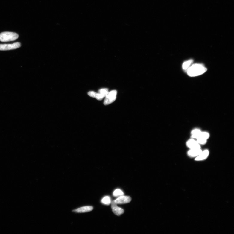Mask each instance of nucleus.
Listing matches in <instances>:
<instances>
[{
    "instance_id": "obj_10",
    "label": "nucleus",
    "mask_w": 234,
    "mask_h": 234,
    "mask_svg": "<svg viewBox=\"0 0 234 234\" xmlns=\"http://www.w3.org/2000/svg\"><path fill=\"white\" fill-rule=\"evenodd\" d=\"M209 154V150H206L202 151L199 155L195 158L196 161H201L204 160L208 156Z\"/></svg>"
},
{
    "instance_id": "obj_18",
    "label": "nucleus",
    "mask_w": 234,
    "mask_h": 234,
    "mask_svg": "<svg viewBox=\"0 0 234 234\" xmlns=\"http://www.w3.org/2000/svg\"><path fill=\"white\" fill-rule=\"evenodd\" d=\"M97 93L93 91H90L88 92L89 96L93 98H95Z\"/></svg>"
},
{
    "instance_id": "obj_7",
    "label": "nucleus",
    "mask_w": 234,
    "mask_h": 234,
    "mask_svg": "<svg viewBox=\"0 0 234 234\" xmlns=\"http://www.w3.org/2000/svg\"><path fill=\"white\" fill-rule=\"evenodd\" d=\"M187 145L190 149H201V147L199 143L193 139L189 140L187 142Z\"/></svg>"
},
{
    "instance_id": "obj_5",
    "label": "nucleus",
    "mask_w": 234,
    "mask_h": 234,
    "mask_svg": "<svg viewBox=\"0 0 234 234\" xmlns=\"http://www.w3.org/2000/svg\"><path fill=\"white\" fill-rule=\"evenodd\" d=\"M111 208L113 212L116 216H120L124 212V209L118 206L114 200L111 202Z\"/></svg>"
},
{
    "instance_id": "obj_19",
    "label": "nucleus",
    "mask_w": 234,
    "mask_h": 234,
    "mask_svg": "<svg viewBox=\"0 0 234 234\" xmlns=\"http://www.w3.org/2000/svg\"><path fill=\"white\" fill-rule=\"evenodd\" d=\"M201 132L200 130L198 129H196L192 130L191 133L192 135L200 133Z\"/></svg>"
},
{
    "instance_id": "obj_16",
    "label": "nucleus",
    "mask_w": 234,
    "mask_h": 234,
    "mask_svg": "<svg viewBox=\"0 0 234 234\" xmlns=\"http://www.w3.org/2000/svg\"><path fill=\"white\" fill-rule=\"evenodd\" d=\"M197 141L199 144L204 145L206 144L207 142V140L199 138L197 139Z\"/></svg>"
},
{
    "instance_id": "obj_6",
    "label": "nucleus",
    "mask_w": 234,
    "mask_h": 234,
    "mask_svg": "<svg viewBox=\"0 0 234 234\" xmlns=\"http://www.w3.org/2000/svg\"><path fill=\"white\" fill-rule=\"evenodd\" d=\"M131 198L129 196L122 195L115 200V202L117 204H124L130 203Z\"/></svg>"
},
{
    "instance_id": "obj_3",
    "label": "nucleus",
    "mask_w": 234,
    "mask_h": 234,
    "mask_svg": "<svg viewBox=\"0 0 234 234\" xmlns=\"http://www.w3.org/2000/svg\"><path fill=\"white\" fill-rule=\"evenodd\" d=\"M117 92L116 90H113L110 92H108L107 95L105 97L104 101V104L107 105L114 102L116 98Z\"/></svg>"
},
{
    "instance_id": "obj_17",
    "label": "nucleus",
    "mask_w": 234,
    "mask_h": 234,
    "mask_svg": "<svg viewBox=\"0 0 234 234\" xmlns=\"http://www.w3.org/2000/svg\"><path fill=\"white\" fill-rule=\"evenodd\" d=\"M104 97L103 95L98 93H97L95 98L97 100L100 101L103 100Z\"/></svg>"
},
{
    "instance_id": "obj_15",
    "label": "nucleus",
    "mask_w": 234,
    "mask_h": 234,
    "mask_svg": "<svg viewBox=\"0 0 234 234\" xmlns=\"http://www.w3.org/2000/svg\"><path fill=\"white\" fill-rule=\"evenodd\" d=\"M108 92V90L107 89H101L99 91V93L101 94L104 97L107 96Z\"/></svg>"
},
{
    "instance_id": "obj_12",
    "label": "nucleus",
    "mask_w": 234,
    "mask_h": 234,
    "mask_svg": "<svg viewBox=\"0 0 234 234\" xmlns=\"http://www.w3.org/2000/svg\"><path fill=\"white\" fill-rule=\"evenodd\" d=\"M193 60H190L188 61L184 62L183 64V69L185 70L188 69L192 63L193 62Z\"/></svg>"
},
{
    "instance_id": "obj_14",
    "label": "nucleus",
    "mask_w": 234,
    "mask_h": 234,
    "mask_svg": "<svg viewBox=\"0 0 234 234\" xmlns=\"http://www.w3.org/2000/svg\"><path fill=\"white\" fill-rule=\"evenodd\" d=\"M113 195L115 197H120L123 195L124 193L120 189H116L113 192Z\"/></svg>"
},
{
    "instance_id": "obj_13",
    "label": "nucleus",
    "mask_w": 234,
    "mask_h": 234,
    "mask_svg": "<svg viewBox=\"0 0 234 234\" xmlns=\"http://www.w3.org/2000/svg\"><path fill=\"white\" fill-rule=\"evenodd\" d=\"M101 202L105 205H109L111 203V199L109 196H106L101 200Z\"/></svg>"
},
{
    "instance_id": "obj_4",
    "label": "nucleus",
    "mask_w": 234,
    "mask_h": 234,
    "mask_svg": "<svg viewBox=\"0 0 234 234\" xmlns=\"http://www.w3.org/2000/svg\"><path fill=\"white\" fill-rule=\"evenodd\" d=\"M21 46L19 42L11 44H0V51H8L16 49Z\"/></svg>"
},
{
    "instance_id": "obj_8",
    "label": "nucleus",
    "mask_w": 234,
    "mask_h": 234,
    "mask_svg": "<svg viewBox=\"0 0 234 234\" xmlns=\"http://www.w3.org/2000/svg\"><path fill=\"white\" fill-rule=\"evenodd\" d=\"M93 209L92 206H85L73 210V212L76 213H84L90 212Z\"/></svg>"
},
{
    "instance_id": "obj_9",
    "label": "nucleus",
    "mask_w": 234,
    "mask_h": 234,
    "mask_svg": "<svg viewBox=\"0 0 234 234\" xmlns=\"http://www.w3.org/2000/svg\"><path fill=\"white\" fill-rule=\"evenodd\" d=\"M210 136L209 134L206 132H200V133L192 135V137L193 138H202L207 139H208Z\"/></svg>"
},
{
    "instance_id": "obj_11",
    "label": "nucleus",
    "mask_w": 234,
    "mask_h": 234,
    "mask_svg": "<svg viewBox=\"0 0 234 234\" xmlns=\"http://www.w3.org/2000/svg\"><path fill=\"white\" fill-rule=\"evenodd\" d=\"M202 151L201 149H191L188 153L189 156L194 157L198 156Z\"/></svg>"
},
{
    "instance_id": "obj_1",
    "label": "nucleus",
    "mask_w": 234,
    "mask_h": 234,
    "mask_svg": "<svg viewBox=\"0 0 234 234\" xmlns=\"http://www.w3.org/2000/svg\"><path fill=\"white\" fill-rule=\"evenodd\" d=\"M207 70L206 68L203 64H193L187 70V74L191 77L199 76L204 73Z\"/></svg>"
},
{
    "instance_id": "obj_2",
    "label": "nucleus",
    "mask_w": 234,
    "mask_h": 234,
    "mask_svg": "<svg viewBox=\"0 0 234 234\" xmlns=\"http://www.w3.org/2000/svg\"><path fill=\"white\" fill-rule=\"evenodd\" d=\"M18 37V34L14 32H5L0 33V41L2 42L15 41Z\"/></svg>"
}]
</instances>
